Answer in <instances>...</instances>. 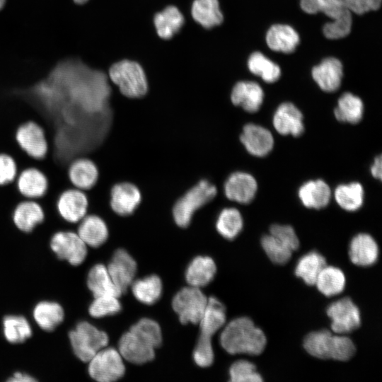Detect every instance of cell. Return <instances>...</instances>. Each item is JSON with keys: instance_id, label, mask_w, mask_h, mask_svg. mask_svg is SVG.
I'll list each match as a JSON object with an SVG mask.
<instances>
[{"instance_id": "obj_40", "label": "cell", "mask_w": 382, "mask_h": 382, "mask_svg": "<svg viewBox=\"0 0 382 382\" xmlns=\"http://www.w3.org/2000/svg\"><path fill=\"white\" fill-rule=\"evenodd\" d=\"M3 331L6 340L12 344L25 342L32 335L28 320L21 316H7L3 320Z\"/></svg>"}, {"instance_id": "obj_33", "label": "cell", "mask_w": 382, "mask_h": 382, "mask_svg": "<svg viewBox=\"0 0 382 382\" xmlns=\"http://www.w3.org/2000/svg\"><path fill=\"white\" fill-rule=\"evenodd\" d=\"M87 285L94 297L104 295L119 297L122 294L113 283L107 267L102 264H97L90 270Z\"/></svg>"}, {"instance_id": "obj_35", "label": "cell", "mask_w": 382, "mask_h": 382, "mask_svg": "<svg viewBox=\"0 0 382 382\" xmlns=\"http://www.w3.org/2000/svg\"><path fill=\"white\" fill-rule=\"evenodd\" d=\"M334 197L341 208L348 212H354L364 203V188L357 182L340 184L335 189Z\"/></svg>"}, {"instance_id": "obj_4", "label": "cell", "mask_w": 382, "mask_h": 382, "mask_svg": "<svg viewBox=\"0 0 382 382\" xmlns=\"http://www.w3.org/2000/svg\"><path fill=\"white\" fill-rule=\"evenodd\" d=\"M303 347L311 356L337 361H348L355 354L356 347L348 337L333 335L328 330H320L308 333L303 340Z\"/></svg>"}, {"instance_id": "obj_27", "label": "cell", "mask_w": 382, "mask_h": 382, "mask_svg": "<svg viewBox=\"0 0 382 382\" xmlns=\"http://www.w3.org/2000/svg\"><path fill=\"white\" fill-rule=\"evenodd\" d=\"M331 190L323 180H312L304 183L298 190V196L307 208L320 209L330 202Z\"/></svg>"}, {"instance_id": "obj_8", "label": "cell", "mask_w": 382, "mask_h": 382, "mask_svg": "<svg viewBox=\"0 0 382 382\" xmlns=\"http://www.w3.org/2000/svg\"><path fill=\"white\" fill-rule=\"evenodd\" d=\"M51 250L61 260L74 266L81 265L87 255V245L75 230L61 228L52 233L50 239Z\"/></svg>"}, {"instance_id": "obj_15", "label": "cell", "mask_w": 382, "mask_h": 382, "mask_svg": "<svg viewBox=\"0 0 382 382\" xmlns=\"http://www.w3.org/2000/svg\"><path fill=\"white\" fill-rule=\"evenodd\" d=\"M45 214L36 199H23L13 209L11 219L15 227L21 233L29 234L45 221Z\"/></svg>"}, {"instance_id": "obj_41", "label": "cell", "mask_w": 382, "mask_h": 382, "mask_svg": "<svg viewBox=\"0 0 382 382\" xmlns=\"http://www.w3.org/2000/svg\"><path fill=\"white\" fill-rule=\"evenodd\" d=\"M248 66L251 73L261 77L267 83L277 81L281 75L279 66L259 52L250 56Z\"/></svg>"}, {"instance_id": "obj_1", "label": "cell", "mask_w": 382, "mask_h": 382, "mask_svg": "<svg viewBox=\"0 0 382 382\" xmlns=\"http://www.w3.org/2000/svg\"><path fill=\"white\" fill-rule=\"evenodd\" d=\"M5 93L25 105L29 120L44 128L54 149L73 154L96 136L110 87L103 71L77 57H69L59 61L40 80L6 88Z\"/></svg>"}, {"instance_id": "obj_51", "label": "cell", "mask_w": 382, "mask_h": 382, "mask_svg": "<svg viewBox=\"0 0 382 382\" xmlns=\"http://www.w3.org/2000/svg\"><path fill=\"white\" fill-rule=\"evenodd\" d=\"M382 161L381 156L379 155L374 158V163L371 166L370 170L372 176L378 180L382 177Z\"/></svg>"}, {"instance_id": "obj_12", "label": "cell", "mask_w": 382, "mask_h": 382, "mask_svg": "<svg viewBox=\"0 0 382 382\" xmlns=\"http://www.w3.org/2000/svg\"><path fill=\"white\" fill-rule=\"evenodd\" d=\"M55 205L63 221L76 225L88 213L89 200L86 192L70 187L59 194Z\"/></svg>"}, {"instance_id": "obj_22", "label": "cell", "mask_w": 382, "mask_h": 382, "mask_svg": "<svg viewBox=\"0 0 382 382\" xmlns=\"http://www.w3.org/2000/svg\"><path fill=\"white\" fill-rule=\"evenodd\" d=\"M76 231L91 248L102 245L108 238V228L105 220L94 212H88L76 225Z\"/></svg>"}, {"instance_id": "obj_37", "label": "cell", "mask_w": 382, "mask_h": 382, "mask_svg": "<svg viewBox=\"0 0 382 382\" xmlns=\"http://www.w3.org/2000/svg\"><path fill=\"white\" fill-rule=\"evenodd\" d=\"M345 282V276L340 269L325 265L319 273L314 285L323 295L332 296L344 290Z\"/></svg>"}, {"instance_id": "obj_13", "label": "cell", "mask_w": 382, "mask_h": 382, "mask_svg": "<svg viewBox=\"0 0 382 382\" xmlns=\"http://www.w3.org/2000/svg\"><path fill=\"white\" fill-rule=\"evenodd\" d=\"M326 313L331 320L332 330L336 334H347L361 325L360 311L349 297H344L331 303Z\"/></svg>"}, {"instance_id": "obj_3", "label": "cell", "mask_w": 382, "mask_h": 382, "mask_svg": "<svg viewBox=\"0 0 382 382\" xmlns=\"http://www.w3.org/2000/svg\"><path fill=\"white\" fill-rule=\"evenodd\" d=\"M225 322L224 306L215 297H209L206 309L199 323L200 335L193 352V359L198 366L207 367L213 363L214 352L211 338L224 325Z\"/></svg>"}, {"instance_id": "obj_2", "label": "cell", "mask_w": 382, "mask_h": 382, "mask_svg": "<svg viewBox=\"0 0 382 382\" xmlns=\"http://www.w3.org/2000/svg\"><path fill=\"white\" fill-rule=\"evenodd\" d=\"M220 343L231 354L258 355L264 351L267 338L250 318L239 317L225 326L220 335Z\"/></svg>"}, {"instance_id": "obj_5", "label": "cell", "mask_w": 382, "mask_h": 382, "mask_svg": "<svg viewBox=\"0 0 382 382\" xmlns=\"http://www.w3.org/2000/svg\"><path fill=\"white\" fill-rule=\"evenodd\" d=\"M108 76L127 98H139L148 91L145 71L137 62L125 59L115 62L109 68Z\"/></svg>"}, {"instance_id": "obj_45", "label": "cell", "mask_w": 382, "mask_h": 382, "mask_svg": "<svg viewBox=\"0 0 382 382\" xmlns=\"http://www.w3.org/2000/svg\"><path fill=\"white\" fill-rule=\"evenodd\" d=\"M118 297L112 295H104L94 297L89 306V314L93 318H102L114 315L121 310Z\"/></svg>"}, {"instance_id": "obj_31", "label": "cell", "mask_w": 382, "mask_h": 382, "mask_svg": "<svg viewBox=\"0 0 382 382\" xmlns=\"http://www.w3.org/2000/svg\"><path fill=\"white\" fill-rule=\"evenodd\" d=\"M216 271L215 262L211 257L198 256L189 264L185 272V279L189 285L200 288L213 279Z\"/></svg>"}, {"instance_id": "obj_43", "label": "cell", "mask_w": 382, "mask_h": 382, "mask_svg": "<svg viewBox=\"0 0 382 382\" xmlns=\"http://www.w3.org/2000/svg\"><path fill=\"white\" fill-rule=\"evenodd\" d=\"M261 245L269 259L275 264H286L291 258L292 251L272 235L266 234L261 238Z\"/></svg>"}, {"instance_id": "obj_28", "label": "cell", "mask_w": 382, "mask_h": 382, "mask_svg": "<svg viewBox=\"0 0 382 382\" xmlns=\"http://www.w3.org/2000/svg\"><path fill=\"white\" fill-rule=\"evenodd\" d=\"M153 23L157 35L168 40L183 28L185 18L178 7L170 5L154 16Z\"/></svg>"}, {"instance_id": "obj_24", "label": "cell", "mask_w": 382, "mask_h": 382, "mask_svg": "<svg viewBox=\"0 0 382 382\" xmlns=\"http://www.w3.org/2000/svg\"><path fill=\"white\" fill-rule=\"evenodd\" d=\"M118 352L122 359L137 364L148 362L154 357V348L130 331L125 332L120 337Z\"/></svg>"}, {"instance_id": "obj_34", "label": "cell", "mask_w": 382, "mask_h": 382, "mask_svg": "<svg viewBox=\"0 0 382 382\" xmlns=\"http://www.w3.org/2000/svg\"><path fill=\"white\" fill-rule=\"evenodd\" d=\"M364 104L361 100L351 93L342 94L334 110L335 118L342 122L358 123L362 118Z\"/></svg>"}, {"instance_id": "obj_47", "label": "cell", "mask_w": 382, "mask_h": 382, "mask_svg": "<svg viewBox=\"0 0 382 382\" xmlns=\"http://www.w3.org/2000/svg\"><path fill=\"white\" fill-rule=\"evenodd\" d=\"M270 233L282 242L292 252L299 246V240L294 229L289 225L272 224Z\"/></svg>"}, {"instance_id": "obj_52", "label": "cell", "mask_w": 382, "mask_h": 382, "mask_svg": "<svg viewBox=\"0 0 382 382\" xmlns=\"http://www.w3.org/2000/svg\"><path fill=\"white\" fill-rule=\"evenodd\" d=\"M37 380L29 374L16 372L11 378L8 379L9 382H33Z\"/></svg>"}, {"instance_id": "obj_42", "label": "cell", "mask_w": 382, "mask_h": 382, "mask_svg": "<svg viewBox=\"0 0 382 382\" xmlns=\"http://www.w3.org/2000/svg\"><path fill=\"white\" fill-rule=\"evenodd\" d=\"M129 331L154 349L161 343L162 335L160 326L151 319L139 320L130 328Z\"/></svg>"}, {"instance_id": "obj_10", "label": "cell", "mask_w": 382, "mask_h": 382, "mask_svg": "<svg viewBox=\"0 0 382 382\" xmlns=\"http://www.w3.org/2000/svg\"><path fill=\"white\" fill-rule=\"evenodd\" d=\"M125 371L122 357L115 349L103 348L88 361L90 376L99 382H111L123 376Z\"/></svg>"}, {"instance_id": "obj_16", "label": "cell", "mask_w": 382, "mask_h": 382, "mask_svg": "<svg viewBox=\"0 0 382 382\" xmlns=\"http://www.w3.org/2000/svg\"><path fill=\"white\" fill-rule=\"evenodd\" d=\"M17 190L24 199H38L47 192L49 181L45 173L35 166L18 171L15 180Z\"/></svg>"}, {"instance_id": "obj_48", "label": "cell", "mask_w": 382, "mask_h": 382, "mask_svg": "<svg viewBox=\"0 0 382 382\" xmlns=\"http://www.w3.org/2000/svg\"><path fill=\"white\" fill-rule=\"evenodd\" d=\"M18 173L17 163L12 156L0 152V186L12 183Z\"/></svg>"}, {"instance_id": "obj_14", "label": "cell", "mask_w": 382, "mask_h": 382, "mask_svg": "<svg viewBox=\"0 0 382 382\" xmlns=\"http://www.w3.org/2000/svg\"><path fill=\"white\" fill-rule=\"evenodd\" d=\"M66 173L71 186L85 192L93 188L100 177L97 163L86 155L71 160L67 166Z\"/></svg>"}, {"instance_id": "obj_29", "label": "cell", "mask_w": 382, "mask_h": 382, "mask_svg": "<svg viewBox=\"0 0 382 382\" xmlns=\"http://www.w3.org/2000/svg\"><path fill=\"white\" fill-rule=\"evenodd\" d=\"M190 13L193 20L205 29L219 25L224 20L218 0H194Z\"/></svg>"}, {"instance_id": "obj_38", "label": "cell", "mask_w": 382, "mask_h": 382, "mask_svg": "<svg viewBox=\"0 0 382 382\" xmlns=\"http://www.w3.org/2000/svg\"><path fill=\"white\" fill-rule=\"evenodd\" d=\"M134 297L145 304H153L161 297L162 283L157 275H151L133 282L131 284Z\"/></svg>"}, {"instance_id": "obj_26", "label": "cell", "mask_w": 382, "mask_h": 382, "mask_svg": "<svg viewBox=\"0 0 382 382\" xmlns=\"http://www.w3.org/2000/svg\"><path fill=\"white\" fill-rule=\"evenodd\" d=\"M312 76L318 86L324 91L334 92L339 88L342 78V65L334 57L323 59L313 67Z\"/></svg>"}, {"instance_id": "obj_36", "label": "cell", "mask_w": 382, "mask_h": 382, "mask_svg": "<svg viewBox=\"0 0 382 382\" xmlns=\"http://www.w3.org/2000/svg\"><path fill=\"white\" fill-rule=\"evenodd\" d=\"M326 265L325 258L317 251H311L303 255L295 267V274L310 286L314 285L316 279Z\"/></svg>"}, {"instance_id": "obj_23", "label": "cell", "mask_w": 382, "mask_h": 382, "mask_svg": "<svg viewBox=\"0 0 382 382\" xmlns=\"http://www.w3.org/2000/svg\"><path fill=\"white\" fill-rule=\"evenodd\" d=\"M264 99L261 86L254 81H239L231 93L232 103L241 106L245 111L253 113L259 110Z\"/></svg>"}, {"instance_id": "obj_53", "label": "cell", "mask_w": 382, "mask_h": 382, "mask_svg": "<svg viewBox=\"0 0 382 382\" xmlns=\"http://www.w3.org/2000/svg\"><path fill=\"white\" fill-rule=\"evenodd\" d=\"M89 0H73V1L77 5H83Z\"/></svg>"}, {"instance_id": "obj_46", "label": "cell", "mask_w": 382, "mask_h": 382, "mask_svg": "<svg viewBox=\"0 0 382 382\" xmlns=\"http://www.w3.org/2000/svg\"><path fill=\"white\" fill-rule=\"evenodd\" d=\"M352 23V12L348 11L337 19L326 23L323 31L327 38L331 40L342 38L349 33Z\"/></svg>"}, {"instance_id": "obj_44", "label": "cell", "mask_w": 382, "mask_h": 382, "mask_svg": "<svg viewBox=\"0 0 382 382\" xmlns=\"http://www.w3.org/2000/svg\"><path fill=\"white\" fill-rule=\"evenodd\" d=\"M230 381L233 382H260L261 375L252 362L241 359L235 361L229 369Z\"/></svg>"}, {"instance_id": "obj_25", "label": "cell", "mask_w": 382, "mask_h": 382, "mask_svg": "<svg viewBox=\"0 0 382 382\" xmlns=\"http://www.w3.org/2000/svg\"><path fill=\"white\" fill-rule=\"evenodd\" d=\"M349 256L352 262L356 265L371 266L378 259V245L371 235L365 233H359L350 241Z\"/></svg>"}, {"instance_id": "obj_21", "label": "cell", "mask_w": 382, "mask_h": 382, "mask_svg": "<svg viewBox=\"0 0 382 382\" xmlns=\"http://www.w3.org/2000/svg\"><path fill=\"white\" fill-rule=\"evenodd\" d=\"M303 114L291 103H283L276 109L272 117V125L282 135L299 137L304 131Z\"/></svg>"}, {"instance_id": "obj_50", "label": "cell", "mask_w": 382, "mask_h": 382, "mask_svg": "<svg viewBox=\"0 0 382 382\" xmlns=\"http://www.w3.org/2000/svg\"><path fill=\"white\" fill-rule=\"evenodd\" d=\"M300 5L302 10L309 14H315L319 12L318 0H301Z\"/></svg>"}, {"instance_id": "obj_49", "label": "cell", "mask_w": 382, "mask_h": 382, "mask_svg": "<svg viewBox=\"0 0 382 382\" xmlns=\"http://www.w3.org/2000/svg\"><path fill=\"white\" fill-rule=\"evenodd\" d=\"M345 6L357 14H363L380 8L381 0H342Z\"/></svg>"}, {"instance_id": "obj_11", "label": "cell", "mask_w": 382, "mask_h": 382, "mask_svg": "<svg viewBox=\"0 0 382 382\" xmlns=\"http://www.w3.org/2000/svg\"><path fill=\"white\" fill-rule=\"evenodd\" d=\"M15 140L20 149L35 160H42L47 155L49 144L44 128L34 120L21 124L15 132Z\"/></svg>"}, {"instance_id": "obj_39", "label": "cell", "mask_w": 382, "mask_h": 382, "mask_svg": "<svg viewBox=\"0 0 382 382\" xmlns=\"http://www.w3.org/2000/svg\"><path fill=\"white\" fill-rule=\"evenodd\" d=\"M243 226L241 214L234 207H226L222 209L216 222L218 233L228 240L234 239L241 231Z\"/></svg>"}, {"instance_id": "obj_18", "label": "cell", "mask_w": 382, "mask_h": 382, "mask_svg": "<svg viewBox=\"0 0 382 382\" xmlns=\"http://www.w3.org/2000/svg\"><path fill=\"white\" fill-rule=\"evenodd\" d=\"M240 140L246 151L257 157L267 156L274 146V138L271 132L254 123H248L243 127Z\"/></svg>"}, {"instance_id": "obj_6", "label": "cell", "mask_w": 382, "mask_h": 382, "mask_svg": "<svg viewBox=\"0 0 382 382\" xmlns=\"http://www.w3.org/2000/svg\"><path fill=\"white\" fill-rule=\"evenodd\" d=\"M216 193L215 185L207 180H199L175 203L173 216L175 224L182 228L189 226L195 212L212 200Z\"/></svg>"}, {"instance_id": "obj_17", "label": "cell", "mask_w": 382, "mask_h": 382, "mask_svg": "<svg viewBox=\"0 0 382 382\" xmlns=\"http://www.w3.org/2000/svg\"><path fill=\"white\" fill-rule=\"evenodd\" d=\"M225 196L231 201L246 204L253 201L257 190V183L250 173L237 171L231 173L224 185Z\"/></svg>"}, {"instance_id": "obj_54", "label": "cell", "mask_w": 382, "mask_h": 382, "mask_svg": "<svg viewBox=\"0 0 382 382\" xmlns=\"http://www.w3.org/2000/svg\"><path fill=\"white\" fill-rule=\"evenodd\" d=\"M6 0H0V11L3 9L6 4Z\"/></svg>"}, {"instance_id": "obj_30", "label": "cell", "mask_w": 382, "mask_h": 382, "mask_svg": "<svg viewBox=\"0 0 382 382\" xmlns=\"http://www.w3.org/2000/svg\"><path fill=\"white\" fill-rule=\"evenodd\" d=\"M268 47L277 52H292L299 42V36L296 30L288 25H274L266 35Z\"/></svg>"}, {"instance_id": "obj_20", "label": "cell", "mask_w": 382, "mask_h": 382, "mask_svg": "<svg viewBox=\"0 0 382 382\" xmlns=\"http://www.w3.org/2000/svg\"><path fill=\"white\" fill-rule=\"evenodd\" d=\"M141 195L139 188L131 183L114 185L110 192V207L120 216L132 214L139 207Z\"/></svg>"}, {"instance_id": "obj_9", "label": "cell", "mask_w": 382, "mask_h": 382, "mask_svg": "<svg viewBox=\"0 0 382 382\" xmlns=\"http://www.w3.org/2000/svg\"><path fill=\"white\" fill-rule=\"evenodd\" d=\"M208 298L199 288L190 286L180 290L174 296L172 306L183 324L199 323L206 309Z\"/></svg>"}, {"instance_id": "obj_32", "label": "cell", "mask_w": 382, "mask_h": 382, "mask_svg": "<svg viewBox=\"0 0 382 382\" xmlns=\"http://www.w3.org/2000/svg\"><path fill=\"white\" fill-rule=\"evenodd\" d=\"M33 316L42 330L52 331L64 320V311L59 303L43 301L35 305Z\"/></svg>"}, {"instance_id": "obj_7", "label": "cell", "mask_w": 382, "mask_h": 382, "mask_svg": "<svg viewBox=\"0 0 382 382\" xmlns=\"http://www.w3.org/2000/svg\"><path fill=\"white\" fill-rule=\"evenodd\" d=\"M70 343L75 355L82 361L88 362L108 344V336L88 322H79L69 333Z\"/></svg>"}, {"instance_id": "obj_19", "label": "cell", "mask_w": 382, "mask_h": 382, "mask_svg": "<svg viewBox=\"0 0 382 382\" xmlns=\"http://www.w3.org/2000/svg\"><path fill=\"white\" fill-rule=\"evenodd\" d=\"M107 269L113 283L123 294L133 282L137 263L125 250L118 249L113 254Z\"/></svg>"}]
</instances>
